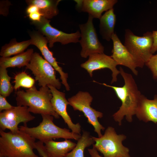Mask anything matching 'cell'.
Returning <instances> with one entry per match:
<instances>
[{"instance_id": "6da1fadb", "label": "cell", "mask_w": 157, "mask_h": 157, "mask_svg": "<svg viewBox=\"0 0 157 157\" xmlns=\"http://www.w3.org/2000/svg\"><path fill=\"white\" fill-rule=\"evenodd\" d=\"M119 71L124 82L123 86H111L105 83L101 84L112 88L122 102L119 110L113 115L115 121L121 125L122 120L124 117L129 122L132 121L133 116L135 114L142 94L132 75L125 72L121 67Z\"/></svg>"}, {"instance_id": "7a4b0ae2", "label": "cell", "mask_w": 157, "mask_h": 157, "mask_svg": "<svg viewBox=\"0 0 157 157\" xmlns=\"http://www.w3.org/2000/svg\"><path fill=\"white\" fill-rule=\"evenodd\" d=\"M0 157H39L33 151L35 139L20 131L13 133L0 129Z\"/></svg>"}, {"instance_id": "3957f363", "label": "cell", "mask_w": 157, "mask_h": 157, "mask_svg": "<svg viewBox=\"0 0 157 157\" xmlns=\"http://www.w3.org/2000/svg\"><path fill=\"white\" fill-rule=\"evenodd\" d=\"M15 93L17 106H27L29 111L34 114H48L60 118L52 106V95L47 86L41 87L38 90L34 85L25 91H16Z\"/></svg>"}, {"instance_id": "277c9868", "label": "cell", "mask_w": 157, "mask_h": 157, "mask_svg": "<svg viewBox=\"0 0 157 157\" xmlns=\"http://www.w3.org/2000/svg\"><path fill=\"white\" fill-rule=\"evenodd\" d=\"M41 115L42 121L37 126L29 127L21 126L19 127V130L43 143L49 140L59 138L78 140L81 137V135L70 132L69 129L56 125L53 122V116L48 114Z\"/></svg>"}, {"instance_id": "5b68a950", "label": "cell", "mask_w": 157, "mask_h": 157, "mask_svg": "<svg viewBox=\"0 0 157 157\" xmlns=\"http://www.w3.org/2000/svg\"><path fill=\"white\" fill-rule=\"evenodd\" d=\"M153 43L151 32L138 36L129 29L125 30L124 45L133 56L137 67H143L153 55L151 52Z\"/></svg>"}, {"instance_id": "8992f818", "label": "cell", "mask_w": 157, "mask_h": 157, "mask_svg": "<svg viewBox=\"0 0 157 157\" xmlns=\"http://www.w3.org/2000/svg\"><path fill=\"white\" fill-rule=\"evenodd\" d=\"M92 137L95 142L93 146L104 157H131L129 149L122 144L126 136L117 134L113 127H108L104 135L100 137Z\"/></svg>"}, {"instance_id": "52a82bcc", "label": "cell", "mask_w": 157, "mask_h": 157, "mask_svg": "<svg viewBox=\"0 0 157 157\" xmlns=\"http://www.w3.org/2000/svg\"><path fill=\"white\" fill-rule=\"evenodd\" d=\"M26 69L32 72L41 87L50 85L58 89L60 88L61 84L56 77V70L39 53L34 52Z\"/></svg>"}, {"instance_id": "ba28073f", "label": "cell", "mask_w": 157, "mask_h": 157, "mask_svg": "<svg viewBox=\"0 0 157 157\" xmlns=\"http://www.w3.org/2000/svg\"><path fill=\"white\" fill-rule=\"evenodd\" d=\"M92 100V97L88 92L79 91L68 99V101L74 110H78L83 113L87 119L88 122L93 126L94 132L97 133L98 137H100L102 135L101 130L103 131L105 128L99 122L98 118H101L103 114L91 106Z\"/></svg>"}, {"instance_id": "9c48e42d", "label": "cell", "mask_w": 157, "mask_h": 157, "mask_svg": "<svg viewBox=\"0 0 157 157\" xmlns=\"http://www.w3.org/2000/svg\"><path fill=\"white\" fill-rule=\"evenodd\" d=\"M93 19L89 15L87 22L79 25L81 39L79 42L82 47L80 54L84 58L94 53H104V47L99 40L93 24Z\"/></svg>"}, {"instance_id": "30bf717a", "label": "cell", "mask_w": 157, "mask_h": 157, "mask_svg": "<svg viewBox=\"0 0 157 157\" xmlns=\"http://www.w3.org/2000/svg\"><path fill=\"white\" fill-rule=\"evenodd\" d=\"M50 20L42 16L39 22H32L38 31L45 36L50 48L53 47L54 43L56 42L64 45L79 42L81 33L79 31L73 33H66L52 26L50 24Z\"/></svg>"}, {"instance_id": "8fae6325", "label": "cell", "mask_w": 157, "mask_h": 157, "mask_svg": "<svg viewBox=\"0 0 157 157\" xmlns=\"http://www.w3.org/2000/svg\"><path fill=\"white\" fill-rule=\"evenodd\" d=\"M35 118L30 113L28 107L14 106L11 109L0 112V129L3 131L8 129L16 133L19 130L18 127L19 124L22 122L24 126H27V123Z\"/></svg>"}, {"instance_id": "7c38bea8", "label": "cell", "mask_w": 157, "mask_h": 157, "mask_svg": "<svg viewBox=\"0 0 157 157\" xmlns=\"http://www.w3.org/2000/svg\"><path fill=\"white\" fill-rule=\"evenodd\" d=\"M89 57L88 60L81 64V66L87 71L91 77L92 76L94 71L107 68L110 69L112 73L111 84L117 81V76L120 72L116 67L118 65L117 63L111 56L104 53H96Z\"/></svg>"}, {"instance_id": "4fadbf2b", "label": "cell", "mask_w": 157, "mask_h": 157, "mask_svg": "<svg viewBox=\"0 0 157 157\" xmlns=\"http://www.w3.org/2000/svg\"><path fill=\"white\" fill-rule=\"evenodd\" d=\"M47 86L50 89L52 95L51 101L54 111L62 117L72 132L81 135V125L78 123L74 124L67 112V106L69 104L66 99L65 93L59 91L53 86Z\"/></svg>"}, {"instance_id": "5bb4252c", "label": "cell", "mask_w": 157, "mask_h": 157, "mask_svg": "<svg viewBox=\"0 0 157 157\" xmlns=\"http://www.w3.org/2000/svg\"><path fill=\"white\" fill-rule=\"evenodd\" d=\"M30 36L31 44L35 45L38 48L44 58L59 73L62 83L65 86L67 85L68 74L64 72L62 68L58 65L56 58L53 56V52L49 50L47 47L48 42L47 38L38 31L32 32Z\"/></svg>"}, {"instance_id": "9a60e30c", "label": "cell", "mask_w": 157, "mask_h": 157, "mask_svg": "<svg viewBox=\"0 0 157 157\" xmlns=\"http://www.w3.org/2000/svg\"><path fill=\"white\" fill-rule=\"evenodd\" d=\"M111 40L113 47L111 57L118 65L128 67L134 75L137 76L138 72L136 68L137 67L131 54L122 44L116 34L114 33L112 35Z\"/></svg>"}, {"instance_id": "2e32d148", "label": "cell", "mask_w": 157, "mask_h": 157, "mask_svg": "<svg viewBox=\"0 0 157 157\" xmlns=\"http://www.w3.org/2000/svg\"><path fill=\"white\" fill-rule=\"evenodd\" d=\"M76 7L81 11L86 12L93 18L100 19L102 13L113 8L117 0H74Z\"/></svg>"}, {"instance_id": "e0dca14e", "label": "cell", "mask_w": 157, "mask_h": 157, "mask_svg": "<svg viewBox=\"0 0 157 157\" xmlns=\"http://www.w3.org/2000/svg\"><path fill=\"white\" fill-rule=\"evenodd\" d=\"M140 120L145 122L152 121L157 123V95H155L153 99H148L142 94L135 114Z\"/></svg>"}, {"instance_id": "ac0fdd59", "label": "cell", "mask_w": 157, "mask_h": 157, "mask_svg": "<svg viewBox=\"0 0 157 157\" xmlns=\"http://www.w3.org/2000/svg\"><path fill=\"white\" fill-rule=\"evenodd\" d=\"M44 143L49 157H65L74 148L76 144L67 139L60 142L50 140L45 141Z\"/></svg>"}, {"instance_id": "d6986e66", "label": "cell", "mask_w": 157, "mask_h": 157, "mask_svg": "<svg viewBox=\"0 0 157 157\" xmlns=\"http://www.w3.org/2000/svg\"><path fill=\"white\" fill-rule=\"evenodd\" d=\"M99 32L102 38L107 41L111 40L116 19L113 8L106 11L99 19Z\"/></svg>"}, {"instance_id": "ffe728a7", "label": "cell", "mask_w": 157, "mask_h": 157, "mask_svg": "<svg viewBox=\"0 0 157 157\" xmlns=\"http://www.w3.org/2000/svg\"><path fill=\"white\" fill-rule=\"evenodd\" d=\"M33 53V49H30L12 57H1L0 58V67L7 68L26 67L30 62Z\"/></svg>"}, {"instance_id": "44dd1931", "label": "cell", "mask_w": 157, "mask_h": 157, "mask_svg": "<svg viewBox=\"0 0 157 157\" xmlns=\"http://www.w3.org/2000/svg\"><path fill=\"white\" fill-rule=\"evenodd\" d=\"M60 0H27L28 5L36 6L43 17L49 19L57 15L59 13L58 6Z\"/></svg>"}, {"instance_id": "7402d4cb", "label": "cell", "mask_w": 157, "mask_h": 157, "mask_svg": "<svg viewBox=\"0 0 157 157\" xmlns=\"http://www.w3.org/2000/svg\"><path fill=\"white\" fill-rule=\"evenodd\" d=\"M31 44L30 40L20 42L13 39L10 42L3 46L0 52L2 57H8L24 52V51Z\"/></svg>"}, {"instance_id": "603a6c76", "label": "cell", "mask_w": 157, "mask_h": 157, "mask_svg": "<svg viewBox=\"0 0 157 157\" xmlns=\"http://www.w3.org/2000/svg\"><path fill=\"white\" fill-rule=\"evenodd\" d=\"M95 142L90 133L83 131L82 135L77 140L74 148L65 157H84V152L86 148L94 144Z\"/></svg>"}, {"instance_id": "cb8c5ba5", "label": "cell", "mask_w": 157, "mask_h": 157, "mask_svg": "<svg viewBox=\"0 0 157 157\" xmlns=\"http://www.w3.org/2000/svg\"><path fill=\"white\" fill-rule=\"evenodd\" d=\"M11 79L7 68L0 67V94L6 97L9 96L14 89L10 83Z\"/></svg>"}, {"instance_id": "d4e9b609", "label": "cell", "mask_w": 157, "mask_h": 157, "mask_svg": "<svg viewBox=\"0 0 157 157\" xmlns=\"http://www.w3.org/2000/svg\"><path fill=\"white\" fill-rule=\"evenodd\" d=\"M14 88L16 91L20 87L30 88L34 85L35 80L25 72L17 74L15 76Z\"/></svg>"}, {"instance_id": "484cf974", "label": "cell", "mask_w": 157, "mask_h": 157, "mask_svg": "<svg viewBox=\"0 0 157 157\" xmlns=\"http://www.w3.org/2000/svg\"><path fill=\"white\" fill-rule=\"evenodd\" d=\"M145 65L151 71L153 78L157 79V53L153 55Z\"/></svg>"}, {"instance_id": "4316f807", "label": "cell", "mask_w": 157, "mask_h": 157, "mask_svg": "<svg viewBox=\"0 0 157 157\" xmlns=\"http://www.w3.org/2000/svg\"><path fill=\"white\" fill-rule=\"evenodd\" d=\"M14 107L7 101L6 97L0 94V111L11 109Z\"/></svg>"}, {"instance_id": "83f0119b", "label": "cell", "mask_w": 157, "mask_h": 157, "mask_svg": "<svg viewBox=\"0 0 157 157\" xmlns=\"http://www.w3.org/2000/svg\"><path fill=\"white\" fill-rule=\"evenodd\" d=\"M44 143L40 141L36 142L35 149L39 155L42 157H49L46 152Z\"/></svg>"}, {"instance_id": "f1b7e54d", "label": "cell", "mask_w": 157, "mask_h": 157, "mask_svg": "<svg viewBox=\"0 0 157 157\" xmlns=\"http://www.w3.org/2000/svg\"><path fill=\"white\" fill-rule=\"evenodd\" d=\"M32 22H38L40 21L42 16L39 11L27 15Z\"/></svg>"}, {"instance_id": "f546056e", "label": "cell", "mask_w": 157, "mask_h": 157, "mask_svg": "<svg viewBox=\"0 0 157 157\" xmlns=\"http://www.w3.org/2000/svg\"><path fill=\"white\" fill-rule=\"evenodd\" d=\"M152 32L153 38V43L151 52L153 54L157 51V31H154Z\"/></svg>"}, {"instance_id": "4dcf8cb0", "label": "cell", "mask_w": 157, "mask_h": 157, "mask_svg": "<svg viewBox=\"0 0 157 157\" xmlns=\"http://www.w3.org/2000/svg\"><path fill=\"white\" fill-rule=\"evenodd\" d=\"M39 11L38 7L34 5H30L26 9V12L27 15Z\"/></svg>"}, {"instance_id": "1f68e13d", "label": "cell", "mask_w": 157, "mask_h": 157, "mask_svg": "<svg viewBox=\"0 0 157 157\" xmlns=\"http://www.w3.org/2000/svg\"><path fill=\"white\" fill-rule=\"evenodd\" d=\"M88 151L90 157H102L99 154L98 151L93 146L92 148L88 149Z\"/></svg>"}]
</instances>
